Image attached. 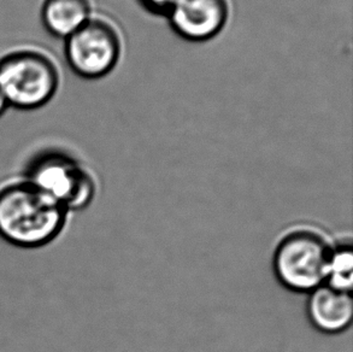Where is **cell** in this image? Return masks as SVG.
<instances>
[{
	"instance_id": "cell-6",
	"label": "cell",
	"mask_w": 353,
	"mask_h": 352,
	"mask_svg": "<svg viewBox=\"0 0 353 352\" xmlns=\"http://www.w3.org/2000/svg\"><path fill=\"white\" fill-rule=\"evenodd\" d=\"M167 19L180 38L204 43L225 29L230 19V4L227 0H179Z\"/></svg>"
},
{
	"instance_id": "cell-3",
	"label": "cell",
	"mask_w": 353,
	"mask_h": 352,
	"mask_svg": "<svg viewBox=\"0 0 353 352\" xmlns=\"http://www.w3.org/2000/svg\"><path fill=\"white\" fill-rule=\"evenodd\" d=\"M61 75L46 53L21 48L0 58V92L11 108L37 110L57 93Z\"/></svg>"
},
{
	"instance_id": "cell-8",
	"label": "cell",
	"mask_w": 353,
	"mask_h": 352,
	"mask_svg": "<svg viewBox=\"0 0 353 352\" xmlns=\"http://www.w3.org/2000/svg\"><path fill=\"white\" fill-rule=\"evenodd\" d=\"M91 19L90 0H45L41 6L43 27L52 37L63 40Z\"/></svg>"
},
{
	"instance_id": "cell-2",
	"label": "cell",
	"mask_w": 353,
	"mask_h": 352,
	"mask_svg": "<svg viewBox=\"0 0 353 352\" xmlns=\"http://www.w3.org/2000/svg\"><path fill=\"white\" fill-rule=\"evenodd\" d=\"M334 248V242L321 229L309 226L290 229L274 253L277 279L290 290L310 293L327 284Z\"/></svg>"
},
{
	"instance_id": "cell-4",
	"label": "cell",
	"mask_w": 353,
	"mask_h": 352,
	"mask_svg": "<svg viewBox=\"0 0 353 352\" xmlns=\"http://www.w3.org/2000/svg\"><path fill=\"white\" fill-rule=\"evenodd\" d=\"M24 177L70 213L87 208L96 195V181L91 173L65 153H41L29 163Z\"/></svg>"
},
{
	"instance_id": "cell-11",
	"label": "cell",
	"mask_w": 353,
	"mask_h": 352,
	"mask_svg": "<svg viewBox=\"0 0 353 352\" xmlns=\"http://www.w3.org/2000/svg\"><path fill=\"white\" fill-rule=\"evenodd\" d=\"M8 108H9V105L6 103L4 95H1V92H0V117L4 115V113L6 111Z\"/></svg>"
},
{
	"instance_id": "cell-7",
	"label": "cell",
	"mask_w": 353,
	"mask_h": 352,
	"mask_svg": "<svg viewBox=\"0 0 353 352\" xmlns=\"http://www.w3.org/2000/svg\"><path fill=\"white\" fill-rule=\"evenodd\" d=\"M307 315L316 329L327 334H336L349 329L353 316L351 292L338 290L325 284L311 291Z\"/></svg>"
},
{
	"instance_id": "cell-9",
	"label": "cell",
	"mask_w": 353,
	"mask_h": 352,
	"mask_svg": "<svg viewBox=\"0 0 353 352\" xmlns=\"http://www.w3.org/2000/svg\"><path fill=\"white\" fill-rule=\"evenodd\" d=\"M353 280L352 245L350 242L335 243L327 284L338 290L351 292Z\"/></svg>"
},
{
	"instance_id": "cell-5",
	"label": "cell",
	"mask_w": 353,
	"mask_h": 352,
	"mask_svg": "<svg viewBox=\"0 0 353 352\" xmlns=\"http://www.w3.org/2000/svg\"><path fill=\"white\" fill-rule=\"evenodd\" d=\"M122 53L117 29L104 19L92 17L64 40V56L77 75L97 80L115 69Z\"/></svg>"
},
{
	"instance_id": "cell-10",
	"label": "cell",
	"mask_w": 353,
	"mask_h": 352,
	"mask_svg": "<svg viewBox=\"0 0 353 352\" xmlns=\"http://www.w3.org/2000/svg\"><path fill=\"white\" fill-rule=\"evenodd\" d=\"M177 1L179 0H139L140 5L150 14L165 17Z\"/></svg>"
},
{
	"instance_id": "cell-1",
	"label": "cell",
	"mask_w": 353,
	"mask_h": 352,
	"mask_svg": "<svg viewBox=\"0 0 353 352\" xmlns=\"http://www.w3.org/2000/svg\"><path fill=\"white\" fill-rule=\"evenodd\" d=\"M70 211L22 177L0 188V238L22 248H38L62 234Z\"/></svg>"
}]
</instances>
